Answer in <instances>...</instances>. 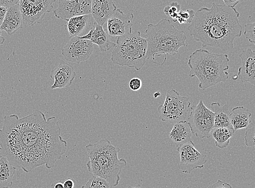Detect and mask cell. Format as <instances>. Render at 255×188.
Returning a JSON list of instances; mask_svg holds the SVG:
<instances>
[{
  "instance_id": "74e56055",
  "label": "cell",
  "mask_w": 255,
  "mask_h": 188,
  "mask_svg": "<svg viewBox=\"0 0 255 188\" xmlns=\"http://www.w3.org/2000/svg\"><path fill=\"white\" fill-rule=\"evenodd\" d=\"M159 96H161V93L158 92H156L155 93V94H154V98H157Z\"/></svg>"
},
{
  "instance_id": "484cf974",
  "label": "cell",
  "mask_w": 255,
  "mask_h": 188,
  "mask_svg": "<svg viewBox=\"0 0 255 188\" xmlns=\"http://www.w3.org/2000/svg\"><path fill=\"white\" fill-rule=\"evenodd\" d=\"M181 10V5L177 2H171L169 5L164 8V13L171 17L174 22H177L178 13Z\"/></svg>"
},
{
  "instance_id": "7c38bea8",
  "label": "cell",
  "mask_w": 255,
  "mask_h": 188,
  "mask_svg": "<svg viewBox=\"0 0 255 188\" xmlns=\"http://www.w3.org/2000/svg\"><path fill=\"white\" fill-rule=\"evenodd\" d=\"M92 0H58L53 10L56 18L68 21L72 17L91 14Z\"/></svg>"
},
{
  "instance_id": "d6a6232c",
  "label": "cell",
  "mask_w": 255,
  "mask_h": 188,
  "mask_svg": "<svg viewBox=\"0 0 255 188\" xmlns=\"http://www.w3.org/2000/svg\"><path fill=\"white\" fill-rule=\"evenodd\" d=\"M75 181L73 179H69L64 181L63 186L64 188H75Z\"/></svg>"
},
{
  "instance_id": "8992f818",
  "label": "cell",
  "mask_w": 255,
  "mask_h": 188,
  "mask_svg": "<svg viewBox=\"0 0 255 188\" xmlns=\"http://www.w3.org/2000/svg\"><path fill=\"white\" fill-rule=\"evenodd\" d=\"M113 50L111 61L116 65L140 70L146 62L147 44L136 31L118 37Z\"/></svg>"
},
{
  "instance_id": "cb8c5ba5",
  "label": "cell",
  "mask_w": 255,
  "mask_h": 188,
  "mask_svg": "<svg viewBox=\"0 0 255 188\" xmlns=\"http://www.w3.org/2000/svg\"><path fill=\"white\" fill-rule=\"evenodd\" d=\"M15 169L6 158H0V188H9L13 186Z\"/></svg>"
},
{
  "instance_id": "d6986e66",
  "label": "cell",
  "mask_w": 255,
  "mask_h": 188,
  "mask_svg": "<svg viewBox=\"0 0 255 188\" xmlns=\"http://www.w3.org/2000/svg\"><path fill=\"white\" fill-rule=\"evenodd\" d=\"M81 39L90 40L93 44L98 46L101 52H105L112 48H115L116 44L111 42L108 34L106 33L102 26H101L96 22L94 23V27L90 32L82 37Z\"/></svg>"
},
{
  "instance_id": "44dd1931",
  "label": "cell",
  "mask_w": 255,
  "mask_h": 188,
  "mask_svg": "<svg viewBox=\"0 0 255 188\" xmlns=\"http://www.w3.org/2000/svg\"><path fill=\"white\" fill-rule=\"evenodd\" d=\"M252 113L243 106L233 108L230 114V120L235 131L247 128L251 123Z\"/></svg>"
},
{
  "instance_id": "ab89813d",
  "label": "cell",
  "mask_w": 255,
  "mask_h": 188,
  "mask_svg": "<svg viewBox=\"0 0 255 188\" xmlns=\"http://www.w3.org/2000/svg\"><path fill=\"white\" fill-rule=\"evenodd\" d=\"M3 93L1 91H0V98L3 97Z\"/></svg>"
},
{
  "instance_id": "2e32d148",
  "label": "cell",
  "mask_w": 255,
  "mask_h": 188,
  "mask_svg": "<svg viewBox=\"0 0 255 188\" xmlns=\"http://www.w3.org/2000/svg\"><path fill=\"white\" fill-rule=\"evenodd\" d=\"M242 67L239 69L237 78L243 82H247L255 85V51L251 49L243 51L239 55Z\"/></svg>"
},
{
  "instance_id": "9c48e42d",
  "label": "cell",
  "mask_w": 255,
  "mask_h": 188,
  "mask_svg": "<svg viewBox=\"0 0 255 188\" xmlns=\"http://www.w3.org/2000/svg\"><path fill=\"white\" fill-rule=\"evenodd\" d=\"M57 0H19L23 24L26 27L41 24L46 14L53 9Z\"/></svg>"
},
{
  "instance_id": "ba28073f",
  "label": "cell",
  "mask_w": 255,
  "mask_h": 188,
  "mask_svg": "<svg viewBox=\"0 0 255 188\" xmlns=\"http://www.w3.org/2000/svg\"><path fill=\"white\" fill-rule=\"evenodd\" d=\"M190 108L191 111L188 122L192 133L201 139L210 138L211 132L214 127L215 113L206 106L202 100Z\"/></svg>"
},
{
  "instance_id": "1f68e13d",
  "label": "cell",
  "mask_w": 255,
  "mask_h": 188,
  "mask_svg": "<svg viewBox=\"0 0 255 188\" xmlns=\"http://www.w3.org/2000/svg\"><path fill=\"white\" fill-rule=\"evenodd\" d=\"M19 3V0H0V7L8 8Z\"/></svg>"
},
{
  "instance_id": "ffe728a7",
  "label": "cell",
  "mask_w": 255,
  "mask_h": 188,
  "mask_svg": "<svg viewBox=\"0 0 255 188\" xmlns=\"http://www.w3.org/2000/svg\"><path fill=\"white\" fill-rule=\"evenodd\" d=\"M192 134L191 127L185 120L174 123L169 137L177 148L191 140Z\"/></svg>"
},
{
  "instance_id": "6da1fadb",
  "label": "cell",
  "mask_w": 255,
  "mask_h": 188,
  "mask_svg": "<svg viewBox=\"0 0 255 188\" xmlns=\"http://www.w3.org/2000/svg\"><path fill=\"white\" fill-rule=\"evenodd\" d=\"M55 116L46 119L39 110L19 118L15 114L4 117L0 129V158H6L16 169L26 173L45 166H55L66 154L67 141Z\"/></svg>"
},
{
  "instance_id": "30bf717a",
  "label": "cell",
  "mask_w": 255,
  "mask_h": 188,
  "mask_svg": "<svg viewBox=\"0 0 255 188\" xmlns=\"http://www.w3.org/2000/svg\"><path fill=\"white\" fill-rule=\"evenodd\" d=\"M180 161L178 168L183 173L191 174L195 169H202L207 162V155L195 148L192 140L177 148Z\"/></svg>"
},
{
  "instance_id": "836d02e7",
  "label": "cell",
  "mask_w": 255,
  "mask_h": 188,
  "mask_svg": "<svg viewBox=\"0 0 255 188\" xmlns=\"http://www.w3.org/2000/svg\"><path fill=\"white\" fill-rule=\"evenodd\" d=\"M224 4L229 7H235L238 4L241 0H223Z\"/></svg>"
},
{
  "instance_id": "d4e9b609",
  "label": "cell",
  "mask_w": 255,
  "mask_h": 188,
  "mask_svg": "<svg viewBox=\"0 0 255 188\" xmlns=\"http://www.w3.org/2000/svg\"><path fill=\"white\" fill-rule=\"evenodd\" d=\"M82 188H112V187L104 179L93 176Z\"/></svg>"
},
{
  "instance_id": "5b68a950",
  "label": "cell",
  "mask_w": 255,
  "mask_h": 188,
  "mask_svg": "<svg viewBox=\"0 0 255 188\" xmlns=\"http://www.w3.org/2000/svg\"><path fill=\"white\" fill-rule=\"evenodd\" d=\"M144 38L147 44V59L151 57L154 61L156 57L164 56L160 66L164 65L167 55L174 56L182 46H187L185 32L176 29L167 19H161L156 25H148Z\"/></svg>"
},
{
  "instance_id": "3957f363",
  "label": "cell",
  "mask_w": 255,
  "mask_h": 188,
  "mask_svg": "<svg viewBox=\"0 0 255 188\" xmlns=\"http://www.w3.org/2000/svg\"><path fill=\"white\" fill-rule=\"evenodd\" d=\"M90 160L86 164L88 172L106 180L111 187H117L121 181L122 170L127 161L119 159L121 149L113 145L108 139H103L86 146Z\"/></svg>"
},
{
  "instance_id": "7402d4cb",
  "label": "cell",
  "mask_w": 255,
  "mask_h": 188,
  "mask_svg": "<svg viewBox=\"0 0 255 188\" xmlns=\"http://www.w3.org/2000/svg\"><path fill=\"white\" fill-rule=\"evenodd\" d=\"M211 110L215 113L214 127H233L230 120V106L228 104L222 105L219 102H213Z\"/></svg>"
},
{
  "instance_id": "d590c367",
  "label": "cell",
  "mask_w": 255,
  "mask_h": 188,
  "mask_svg": "<svg viewBox=\"0 0 255 188\" xmlns=\"http://www.w3.org/2000/svg\"><path fill=\"white\" fill-rule=\"evenodd\" d=\"M5 42V39L2 36V31L0 28V45H2Z\"/></svg>"
},
{
  "instance_id": "9a60e30c",
  "label": "cell",
  "mask_w": 255,
  "mask_h": 188,
  "mask_svg": "<svg viewBox=\"0 0 255 188\" xmlns=\"http://www.w3.org/2000/svg\"><path fill=\"white\" fill-rule=\"evenodd\" d=\"M94 22L91 14L77 16L67 21L65 28L70 38L82 37L90 32Z\"/></svg>"
},
{
  "instance_id": "8fae6325",
  "label": "cell",
  "mask_w": 255,
  "mask_h": 188,
  "mask_svg": "<svg viewBox=\"0 0 255 188\" xmlns=\"http://www.w3.org/2000/svg\"><path fill=\"white\" fill-rule=\"evenodd\" d=\"M93 45L91 41L87 39L70 38L62 50V55L67 61L80 64L90 58L93 51Z\"/></svg>"
},
{
  "instance_id": "83f0119b",
  "label": "cell",
  "mask_w": 255,
  "mask_h": 188,
  "mask_svg": "<svg viewBox=\"0 0 255 188\" xmlns=\"http://www.w3.org/2000/svg\"><path fill=\"white\" fill-rule=\"evenodd\" d=\"M255 23H249L245 25L244 35L249 42L255 44Z\"/></svg>"
},
{
  "instance_id": "f546056e",
  "label": "cell",
  "mask_w": 255,
  "mask_h": 188,
  "mask_svg": "<svg viewBox=\"0 0 255 188\" xmlns=\"http://www.w3.org/2000/svg\"><path fill=\"white\" fill-rule=\"evenodd\" d=\"M128 86L132 91L137 92L141 89L142 81L139 78H134L130 80Z\"/></svg>"
},
{
  "instance_id": "5bb4252c",
  "label": "cell",
  "mask_w": 255,
  "mask_h": 188,
  "mask_svg": "<svg viewBox=\"0 0 255 188\" xmlns=\"http://www.w3.org/2000/svg\"><path fill=\"white\" fill-rule=\"evenodd\" d=\"M73 66L61 61L59 65L51 72L50 78L54 81L51 90L63 89L72 85L76 77Z\"/></svg>"
},
{
  "instance_id": "4dcf8cb0",
  "label": "cell",
  "mask_w": 255,
  "mask_h": 188,
  "mask_svg": "<svg viewBox=\"0 0 255 188\" xmlns=\"http://www.w3.org/2000/svg\"><path fill=\"white\" fill-rule=\"evenodd\" d=\"M207 188H233L232 186H231L229 184L227 183V182L218 180L215 184L210 185Z\"/></svg>"
},
{
  "instance_id": "7a4b0ae2",
  "label": "cell",
  "mask_w": 255,
  "mask_h": 188,
  "mask_svg": "<svg viewBox=\"0 0 255 188\" xmlns=\"http://www.w3.org/2000/svg\"><path fill=\"white\" fill-rule=\"evenodd\" d=\"M239 17L240 13L235 7L213 2L211 8L198 9L188 30L204 48L210 46L231 51L235 39L242 36L243 28Z\"/></svg>"
},
{
  "instance_id": "e575fe53",
  "label": "cell",
  "mask_w": 255,
  "mask_h": 188,
  "mask_svg": "<svg viewBox=\"0 0 255 188\" xmlns=\"http://www.w3.org/2000/svg\"><path fill=\"white\" fill-rule=\"evenodd\" d=\"M7 10V8L0 7V26L2 25L5 15L6 14Z\"/></svg>"
},
{
  "instance_id": "8d00e7d4",
  "label": "cell",
  "mask_w": 255,
  "mask_h": 188,
  "mask_svg": "<svg viewBox=\"0 0 255 188\" xmlns=\"http://www.w3.org/2000/svg\"><path fill=\"white\" fill-rule=\"evenodd\" d=\"M53 188H64L63 184L61 182H57Z\"/></svg>"
},
{
  "instance_id": "52a82bcc",
  "label": "cell",
  "mask_w": 255,
  "mask_h": 188,
  "mask_svg": "<svg viewBox=\"0 0 255 188\" xmlns=\"http://www.w3.org/2000/svg\"><path fill=\"white\" fill-rule=\"evenodd\" d=\"M190 106L188 97L181 96L175 90L168 91L163 104L157 109L159 118L171 123L185 121Z\"/></svg>"
},
{
  "instance_id": "4316f807",
  "label": "cell",
  "mask_w": 255,
  "mask_h": 188,
  "mask_svg": "<svg viewBox=\"0 0 255 188\" xmlns=\"http://www.w3.org/2000/svg\"><path fill=\"white\" fill-rule=\"evenodd\" d=\"M195 14L194 11L193 9H187L185 11L180 10L177 16V21L179 22L180 24H186V23H191L193 19Z\"/></svg>"
},
{
  "instance_id": "277c9868",
  "label": "cell",
  "mask_w": 255,
  "mask_h": 188,
  "mask_svg": "<svg viewBox=\"0 0 255 188\" xmlns=\"http://www.w3.org/2000/svg\"><path fill=\"white\" fill-rule=\"evenodd\" d=\"M229 56L216 54L204 49L196 50L189 56L188 65L190 78L197 77L199 88L205 91L229 79Z\"/></svg>"
},
{
  "instance_id": "f35d334b",
  "label": "cell",
  "mask_w": 255,
  "mask_h": 188,
  "mask_svg": "<svg viewBox=\"0 0 255 188\" xmlns=\"http://www.w3.org/2000/svg\"><path fill=\"white\" fill-rule=\"evenodd\" d=\"M127 188H140V187L139 186L135 187H132V186H128Z\"/></svg>"
},
{
  "instance_id": "603a6c76",
  "label": "cell",
  "mask_w": 255,
  "mask_h": 188,
  "mask_svg": "<svg viewBox=\"0 0 255 188\" xmlns=\"http://www.w3.org/2000/svg\"><path fill=\"white\" fill-rule=\"evenodd\" d=\"M235 131L233 127H213L211 136L215 140V144L218 148H227Z\"/></svg>"
},
{
  "instance_id": "f1b7e54d",
  "label": "cell",
  "mask_w": 255,
  "mask_h": 188,
  "mask_svg": "<svg viewBox=\"0 0 255 188\" xmlns=\"http://www.w3.org/2000/svg\"><path fill=\"white\" fill-rule=\"evenodd\" d=\"M255 128L254 127L248 129L245 136V144L247 147L254 148L255 146Z\"/></svg>"
},
{
  "instance_id": "e0dca14e",
  "label": "cell",
  "mask_w": 255,
  "mask_h": 188,
  "mask_svg": "<svg viewBox=\"0 0 255 188\" xmlns=\"http://www.w3.org/2000/svg\"><path fill=\"white\" fill-rule=\"evenodd\" d=\"M117 9L113 0H92L91 14L94 21L103 26Z\"/></svg>"
},
{
  "instance_id": "4fadbf2b",
  "label": "cell",
  "mask_w": 255,
  "mask_h": 188,
  "mask_svg": "<svg viewBox=\"0 0 255 188\" xmlns=\"http://www.w3.org/2000/svg\"><path fill=\"white\" fill-rule=\"evenodd\" d=\"M133 19L132 13L125 14L120 9H117L106 21L109 36L119 37L131 33Z\"/></svg>"
},
{
  "instance_id": "ac0fdd59",
  "label": "cell",
  "mask_w": 255,
  "mask_h": 188,
  "mask_svg": "<svg viewBox=\"0 0 255 188\" xmlns=\"http://www.w3.org/2000/svg\"><path fill=\"white\" fill-rule=\"evenodd\" d=\"M23 17L19 3L7 8V13L0 28L6 32L8 36L14 34L23 27Z\"/></svg>"
}]
</instances>
